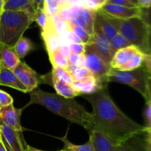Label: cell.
<instances>
[{
  "label": "cell",
  "mask_w": 151,
  "mask_h": 151,
  "mask_svg": "<svg viewBox=\"0 0 151 151\" xmlns=\"http://www.w3.org/2000/svg\"><path fill=\"white\" fill-rule=\"evenodd\" d=\"M69 64H77L81 66H85V60H84L83 55H78L72 53L67 58Z\"/></svg>",
  "instance_id": "4dcf8cb0"
},
{
  "label": "cell",
  "mask_w": 151,
  "mask_h": 151,
  "mask_svg": "<svg viewBox=\"0 0 151 151\" xmlns=\"http://www.w3.org/2000/svg\"><path fill=\"white\" fill-rule=\"evenodd\" d=\"M65 36H66V39L69 41V44L70 43H82L81 40L72 30H69L68 32H66V33L65 34Z\"/></svg>",
  "instance_id": "f35d334b"
},
{
  "label": "cell",
  "mask_w": 151,
  "mask_h": 151,
  "mask_svg": "<svg viewBox=\"0 0 151 151\" xmlns=\"http://www.w3.org/2000/svg\"><path fill=\"white\" fill-rule=\"evenodd\" d=\"M100 10L108 16L117 19H128L137 16H142V9L139 7H128L110 3H105L100 7Z\"/></svg>",
  "instance_id": "30bf717a"
},
{
  "label": "cell",
  "mask_w": 151,
  "mask_h": 151,
  "mask_svg": "<svg viewBox=\"0 0 151 151\" xmlns=\"http://www.w3.org/2000/svg\"><path fill=\"white\" fill-rule=\"evenodd\" d=\"M143 67L145 69L149 77L151 78V55H150L145 54L143 62Z\"/></svg>",
  "instance_id": "74e56055"
},
{
  "label": "cell",
  "mask_w": 151,
  "mask_h": 151,
  "mask_svg": "<svg viewBox=\"0 0 151 151\" xmlns=\"http://www.w3.org/2000/svg\"><path fill=\"white\" fill-rule=\"evenodd\" d=\"M1 142H2V143L4 144V147H5V148H6V150H7V151H13L11 148H10V146L8 145V144L6 142V141L4 139V138H3V137H1Z\"/></svg>",
  "instance_id": "f5cc1de1"
},
{
  "label": "cell",
  "mask_w": 151,
  "mask_h": 151,
  "mask_svg": "<svg viewBox=\"0 0 151 151\" xmlns=\"http://www.w3.org/2000/svg\"><path fill=\"white\" fill-rule=\"evenodd\" d=\"M1 63H0V69H1Z\"/></svg>",
  "instance_id": "91938a15"
},
{
  "label": "cell",
  "mask_w": 151,
  "mask_h": 151,
  "mask_svg": "<svg viewBox=\"0 0 151 151\" xmlns=\"http://www.w3.org/2000/svg\"><path fill=\"white\" fill-rule=\"evenodd\" d=\"M0 131L1 137L4 138L10 148L13 151H26L27 145L23 134L17 132L10 127L0 122Z\"/></svg>",
  "instance_id": "8fae6325"
},
{
  "label": "cell",
  "mask_w": 151,
  "mask_h": 151,
  "mask_svg": "<svg viewBox=\"0 0 151 151\" xmlns=\"http://www.w3.org/2000/svg\"><path fill=\"white\" fill-rule=\"evenodd\" d=\"M20 61L14 47L0 43V63L1 66L13 70Z\"/></svg>",
  "instance_id": "9a60e30c"
},
{
  "label": "cell",
  "mask_w": 151,
  "mask_h": 151,
  "mask_svg": "<svg viewBox=\"0 0 151 151\" xmlns=\"http://www.w3.org/2000/svg\"><path fill=\"white\" fill-rule=\"evenodd\" d=\"M13 99L9 94L0 89V106L1 107L13 104Z\"/></svg>",
  "instance_id": "836d02e7"
},
{
  "label": "cell",
  "mask_w": 151,
  "mask_h": 151,
  "mask_svg": "<svg viewBox=\"0 0 151 151\" xmlns=\"http://www.w3.org/2000/svg\"><path fill=\"white\" fill-rule=\"evenodd\" d=\"M4 0H0V16L1 13L4 11Z\"/></svg>",
  "instance_id": "db71d44e"
},
{
  "label": "cell",
  "mask_w": 151,
  "mask_h": 151,
  "mask_svg": "<svg viewBox=\"0 0 151 151\" xmlns=\"http://www.w3.org/2000/svg\"><path fill=\"white\" fill-rule=\"evenodd\" d=\"M142 18L147 24L150 22L151 20V6L147 10H142Z\"/></svg>",
  "instance_id": "f6af8a7d"
},
{
  "label": "cell",
  "mask_w": 151,
  "mask_h": 151,
  "mask_svg": "<svg viewBox=\"0 0 151 151\" xmlns=\"http://www.w3.org/2000/svg\"><path fill=\"white\" fill-rule=\"evenodd\" d=\"M68 25H69V30H72V32H75V35L81 40L83 44H88L90 41V38H91V35H89L83 28H82L81 27L77 26V25L69 24H68Z\"/></svg>",
  "instance_id": "83f0119b"
},
{
  "label": "cell",
  "mask_w": 151,
  "mask_h": 151,
  "mask_svg": "<svg viewBox=\"0 0 151 151\" xmlns=\"http://www.w3.org/2000/svg\"><path fill=\"white\" fill-rule=\"evenodd\" d=\"M140 52L142 51L134 45H130L117 50L111 61V67L112 69H119Z\"/></svg>",
  "instance_id": "5bb4252c"
},
{
  "label": "cell",
  "mask_w": 151,
  "mask_h": 151,
  "mask_svg": "<svg viewBox=\"0 0 151 151\" xmlns=\"http://www.w3.org/2000/svg\"><path fill=\"white\" fill-rule=\"evenodd\" d=\"M80 1H81V0H65L66 4H67L69 7L78 4V2H80Z\"/></svg>",
  "instance_id": "f907efd6"
},
{
  "label": "cell",
  "mask_w": 151,
  "mask_h": 151,
  "mask_svg": "<svg viewBox=\"0 0 151 151\" xmlns=\"http://www.w3.org/2000/svg\"><path fill=\"white\" fill-rule=\"evenodd\" d=\"M0 151H7L5 147H4V144L2 143V142H0Z\"/></svg>",
  "instance_id": "11a10c76"
},
{
  "label": "cell",
  "mask_w": 151,
  "mask_h": 151,
  "mask_svg": "<svg viewBox=\"0 0 151 151\" xmlns=\"http://www.w3.org/2000/svg\"><path fill=\"white\" fill-rule=\"evenodd\" d=\"M72 78L74 81H79L81 80H83L88 77L93 76L92 74L90 72V71L85 66H81L79 69H77L75 72L72 74Z\"/></svg>",
  "instance_id": "f1b7e54d"
},
{
  "label": "cell",
  "mask_w": 151,
  "mask_h": 151,
  "mask_svg": "<svg viewBox=\"0 0 151 151\" xmlns=\"http://www.w3.org/2000/svg\"><path fill=\"white\" fill-rule=\"evenodd\" d=\"M72 53L78 55H83L85 52L86 44L83 43H70L69 44Z\"/></svg>",
  "instance_id": "e575fe53"
},
{
  "label": "cell",
  "mask_w": 151,
  "mask_h": 151,
  "mask_svg": "<svg viewBox=\"0 0 151 151\" xmlns=\"http://www.w3.org/2000/svg\"><path fill=\"white\" fill-rule=\"evenodd\" d=\"M34 22L41 28L42 30H45L50 27V17L47 14L44 9H39L34 12Z\"/></svg>",
  "instance_id": "cb8c5ba5"
},
{
  "label": "cell",
  "mask_w": 151,
  "mask_h": 151,
  "mask_svg": "<svg viewBox=\"0 0 151 151\" xmlns=\"http://www.w3.org/2000/svg\"><path fill=\"white\" fill-rule=\"evenodd\" d=\"M54 30L58 36L65 35L69 30V25L63 21H60L54 25Z\"/></svg>",
  "instance_id": "d6a6232c"
},
{
  "label": "cell",
  "mask_w": 151,
  "mask_h": 151,
  "mask_svg": "<svg viewBox=\"0 0 151 151\" xmlns=\"http://www.w3.org/2000/svg\"><path fill=\"white\" fill-rule=\"evenodd\" d=\"M80 67H81V66H80V65L69 64L67 66V67H66L65 69H66V70L69 73H70L71 75H72L74 72H75V71H76L78 69H79Z\"/></svg>",
  "instance_id": "681fc988"
},
{
  "label": "cell",
  "mask_w": 151,
  "mask_h": 151,
  "mask_svg": "<svg viewBox=\"0 0 151 151\" xmlns=\"http://www.w3.org/2000/svg\"><path fill=\"white\" fill-rule=\"evenodd\" d=\"M32 3H33L34 10L35 11V10H39V9L44 8L45 0H32Z\"/></svg>",
  "instance_id": "7dc6e473"
},
{
  "label": "cell",
  "mask_w": 151,
  "mask_h": 151,
  "mask_svg": "<svg viewBox=\"0 0 151 151\" xmlns=\"http://www.w3.org/2000/svg\"><path fill=\"white\" fill-rule=\"evenodd\" d=\"M41 35L49 55L60 49V44L59 36L55 32L54 25L50 24V27L47 29L42 30Z\"/></svg>",
  "instance_id": "ac0fdd59"
},
{
  "label": "cell",
  "mask_w": 151,
  "mask_h": 151,
  "mask_svg": "<svg viewBox=\"0 0 151 151\" xmlns=\"http://www.w3.org/2000/svg\"><path fill=\"white\" fill-rule=\"evenodd\" d=\"M148 75L143 67L131 71H122L111 68L108 75V82L118 83L129 86L147 99V81Z\"/></svg>",
  "instance_id": "5b68a950"
},
{
  "label": "cell",
  "mask_w": 151,
  "mask_h": 151,
  "mask_svg": "<svg viewBox=\"0 0 151 151\" xmlns=\"http://www.w3.org/2000/svg\"><path fill=\"white\" fill-rule=\"evenodd\" d=\"M85 67L102 86L108 85V75L111 69L110 63L104 60L91 46L86 44L84 52Z\"/></svg>",
  "instance_id": "8992f818"
},
{
  "label": "cell",
  "mask_w": 151,
  "mask_h": 151,
  "mask_svg": "<svg viewBox=\"0 0 151 151\" xmlns=\"http://www.w3.org/2000/svg\"><path fill=\"white\" fill-rule=\"evenodd\" d=\"M60 52L65 58H67L71 54H72V52H71L70 48H69V46L68 44H62L60 46Z\"/></svg>",
  "instance_id": "7bdbcfd3"
},
{
  "label": "cell",
  "mask_w": 151,
  "mask_h": 151,
  "mask_svg": "<svg viewBox=\"0 0 151 151\" xmlns=\"http://www.w3.org/2000/svg\"><path fill=\"white\" fill-rule=\"evenodd\" d=\"M62 7L56 2H51L49 4H44V10L46 11L49 17L58 14Z\"/></svg>",
  "instance_id": "f546056e"
},
{
  "label": "cell",
  "mask_w": 151,
  "mask_h": 151,
  "mask_svg": "<svg viewBox=\"0 0 151 151\" xmlns=\"http://www.w3.org/2000/svg\"><path fill=\"white\" fill-rule=\"evenodd\" d=\"M103 4H105V2L100 0H84L83 6L92 11H97Z\"/></svg>",
  "instance_id": "1f68e13d"
},
{
  "label": "cell",
  "mask_w": 151,
  "mask_h": 151,
  "mask_svg": "<svg viewBox=\"0 0 151 151\" xmlns=\"http://www.w3.org/2000/svg\"><path fill=\"white\" fill-rule=\"evenodd\" d=\"M7 1H8V0H4V4H5V3H6V2H7Z\"/></svg>",
  "instance_id": "680465c9"
},
{
  "label": "cell",
  "mask_w": 151,
  "mask_h": 151,
  "mask_svg": "<svg viewBox=\"0 0 151 151\" xmlns=\"http://www.w3.org/2000/svg\"><path fill=\"white\" fill-rule=\"evenodd\" d=\"M111 47L112 50L114 52H116L117 50H120V49L125 48V47H128L131 44H129L128 41L122 36L121 34L118 33L117 35H115L113 38L110 41ZM115 54V53H114Z\"/></svg>",
  "instance_id": "4316f807"
},
{
  "label": "cell",
  "mask_w": 151,
  "mask_h": 151,
  "mask_svg": "<svg viewBox=\"0 0 151 151\" xmlns=\"http://www.w3.org/2000/svg\"><path fill=\"white\" fill-rule=\"evenodd\" d=\"M67 133L63 137H58L60 141L63 142V147L62 151H94V145H93L91 137H89V139L87 142L83 145H75L69 141L67 139Z\"/></svg>",
  "instance_id": "44dd1931"
},
{
  "label": "cell",
  "mask_w": 151,
  "mask_h": 151,
  "mask_svg": "<svg viewBox=\"0 0 151 151\" xmlns=\"http://www.w3.org/2000/svg\"><path fill=\"white\" fill-rule=\"evenodd\" d=\"M52 84L57 92L56 94L65 98L73 99L77 96L81 95V94L72 85L61 82L52 77Z\"/></svg>",
  "instance_id": "d6986e66"
},
{
  "label": "cell",
  "mask_w": 151,
  "mask_h": 151,
  "mask_svg": "<svg viewBox=\"0 0 151 151\" xmlns=\"http://www.w3.org/2000/svg\"><path fill=\"white\" fill-rule=\"evenodd\" d=\"M104 1H106V0H104ZM105 3H106V2H105Z\"/></svg>",
  "instance_id": "6125c7cd"
},
{
  "label": "cell",
  "mask_w": 151,
  "mask_h": 151,
  "mask_svg": "<svg viewBox=\"0 0 151 151\" xmlns=\"http://www.w3.org/2000/svg\"><path fill=\"white\" fill-rule=\"evenodd\" d=\"M1 141V131H0V142Z\"/></svg>",
  "instance_id": "6f0895ef"
},
{
  "label": "cell",
  "mask_w": 151,
  "mask_h": 151,
  "mask_svg": "<svg viewBox=\"0 0 151 151\" xmlns=\"http://www.w3.org/2000/svg\"><path fill=\"white\" fill-rule=\"evenodd\" d=\"M49 56H50V61H51L53 67H60L62 69H66L69 65L67 58L60 53V50H56L52 54L49 55Z\"/></svg>",
  "instance_id": "484cf974"
},
{
  "label": "cell",
  "mask_w": 151,
  "mask_h": 151,
  "mask_svg": "<svg viewBox=\"0 0 151 151\" xmlns=\"http://www.w3.org/2000/svg\"><path fill=\"white\" fill-rule=\"evenodd\" d=\"M0 85L10 87L24 93H28L26 87L18 79L13 70L3 66L0 69Z\"/></svg>",
  "instance_id": "2e32d148"
},
{
  "label": "cell",
  "mask_w": 151,
  "mask_h": 151,
  "mask_svg": "<svg viewBox=\"0 0 151 151\" xmlns=\"http://www.w3.org/2000/svg\"><path fill=\"white\" fill-rule=\"evenodd\" d=\"M72 86L81 94V95L93 94L105 86H102L93 76L79 81H74Z\"/></svg>",
  "instance_id": "e0dca14e"
},
{
  "label": "cell",
  "mask_w": 151,
  "mask_h": 151,
  "mask_svg": "<svg viewBox=\"0 0 151 151\" xmlns=\"http://www.w3.org/2000/svg\"><path fill=\"white\" fill-rule=\"evenodd\" d=\"M147 24H148V32H147L145 54L150 55H151V20L147 23Z\"/></svg>",
  "instance_id": "ab89813d"
},
{
  "label": "cell",
  "mask_w": 151,
  "mask_h": 151,
  "mask_svg": "<svg viewBox=\"0 0 151 151\" xmlns=\"http://www.w3.org/2000/svg\"><path fill=\"white\" fill-rule=\"evenodd\" d=\"M146 103L151 102V78L148 76L147 81V99Z\"/></svg>",
  "instance_id": "c3c4849f"
},
{
  "label": "cell",
  "mask_w": 151,
  "mask_h": 151,
  "mask_svg": "<svg viewBox=\"0 0 151 151\" xmlns=\"http://www.w3.org/2000/svg\"><path fill=\"white\" fill-rule=\"evenodd\" d=\"M30 101L27 106L38 104L52 113L65 118L72 123L83 126L88 133L93 130V117L83 106L74 99L65 98L55 93H50L38 88L28 92Z\"/></svg>",
  "instance_id": "7a4b0ae2"
},
{
  "label": "cell",
  "mask_w": 151,
  "mask_h": 151,
  "mask_svg": "<svg viewBox=\"0 0 151 151\" xmlns=\"http://www.w3.org/2000/svg\"><path fill=\"white\" fill-rule=\"evenodd\" d=\"M26 151H47V150H39V149L35 148V147H32V146H30V145H27V150ZM57 151H62V150H57Z\"/></svg>",
  "instance_id": "816d5d0a"
},
{
  "label": "cell",
  "mask_w": 151,
  "mask_h": 151,
  "mask_svg": "<svg viewBox=\"0 0 151 151\" xmlns=\"http://www.w3.org/2000/svg\"><path fill=\"white\" fill-rule=\"evenodd\" d=\"M14 48L18 57L21 60L32 52L35 49V47L30 39L22 36L17 41L16 45L14 46Z\"/></svg>",
  "instance_id": "7402d4cb"
},
{
  "label": "cell",
  "mask_w": 151,
  "mask_h": 151,
  "mask_svg": "<svg viewBox=\"0 0 151 151\" xmlns=\"http://www.w3.org/2000/svg\"><path fill=\"white\" fill-rule=\"evenodd\" d=\"M151 6V0H138L137 7L142 10H147Z\"/></svg>",
  "instance_id": "ee69618b"
},
{
  "label": "cell",
  "mask_w": 151,
  "mask_h": 151,
  "mask_svg": "<svg viewBox=\"0 0 151 151\" xmlns=\"http://www.w3.org/2000/svg\"><path fill=\"white\" fill-rule=\"evenodd\" d=\"M118 151H136L131 146L127 144V142H122L118 146Z\"/></svg>",
  "instance_id": "bcb514c9"
},
{
  "label": "cell",
  "mask_w": 151,
  "mask_h": 151,
  "mask_svg": "<svg viewBox=\"0 0 151 151\" xmlns=\"http://www.w3.org/2000/svg\"><path fill=\"white\" fill-rule=\"evenodd\" d=\"M33 22L29 13L4 10L0 16V43L14 47Z\"/></svg>",
  "instance_id": "3957f363"
},
{
  "label": "cell",
  "mask_w": 151,
  "mask_h": 151,
  "mask_svg": "<svg viewBox=\"0 0 151 151\" xmlns=\"http://www.w3.org/2000/svg\"><path fill=\"white\" fill-rule=\"evenodd\" d=\"M112 20L119 33L121 34L131 45L138 47L145 53L148 24L142 16L128 19H117L112 17Z\"/></svg>",
  "instance_id": "277c9868"
},
{
  "label": "cell",
  "mask_w": 151,
  "mask_h": 151,
  "mask_svg": "<svg viewBox=\"0 0 151 151\" xmlns=\"http://www.w3.org/2000/svg\"><path fill=\"white\" fill-rule=\"evenodd\" d=\"M106 3H110V4H116V5L125 6L128 7H134L137 6L134 5L133 3H131L129 0H106Z\"/></svg>",
  "instance_id": "8d00e7d4"
},
{
  "label": "cell",
  "mask_w": 151,
  "mask_h": 151,
  "mask_svg": "<svg viewBox=\"0 0 151 151\" xmlns=\"http://www.w3.org/2000/svg\"><path fill=\"white\" fill-rule=\"evenodd\" d=\"M22 110L16 109L13 104L1 107L0 109V122L17 132L23 134V128L20 123Z\"/></svg>",
  "instance_id": "7c38bea8"
},
{
  "label": "cell",
  "mask_w": 151,
  "mask_h": 151,
  "mask_svg": "<svg viewBox=\"0 0 151 151\" xmlns=\"http://www.w3.org/2000/svg\"><path fill=\"white\" fill-rule=\"evenodd\" d=\"M145 55V53H144L143 52H139L132 59H131L126 64L119 68V70L131 71L142 67L143 66Z\"/></svg>",
  "instance_id": "603a6c76"
},
{
  "label": "cell",
  "mask_w": 151,
  "mask_h": 151,
  "mask_svg": "<svg viewBox=\"0 0 151 151\" xmlns=\"http://www.w3.org/2000/svg\"><path fill=\"white\" fill-rule=\"evenodd\" d=\"M94 30L101 32L109 41H111L115 35L119 33L118 29L114 24L112 17L108 16L100 9L96 11L93 24V31Z\"/></svg>",
  "instance_id": "9c48e42d"
},
{
  "label": "cell",
  "mask_w": 151,
  "mask_h": 151,
  "mask_svg": "<svg viewBox=\"0 0 151 151\" xmlns=\"http://www.w3.org/2000/svg\"><path fill=\"white\" fill-rule=\"evenodd\" d=\"M131 3L134 4V5L137 6V2H138V0H129Z\"/></svg>",
  "instance_id": "9f6ffc18"
},
{
  "label": "cell",
  "mask_w": 151,
  "mask_h": 151,
  "mask_svg": "<svg viewBox=\"0 0 151 151\" xmlns=\"http://www.w3.org/2000/svg\"><path fill=\"white\" fill-rule=\"evenodd\" d=\"M83 97L92 107L93 130L104 133L118 144L145 133V126L128 117L114 103L109 95L108 85L93 94Z\"/></svg>",
  "instance_id": "6da1fadb"
},
{
  "label": "cell",
  "mask_w": 151,
  "mask_h": 151,
  "mask_svg": "<svg viewBox=\"0 0 151 151\" xmlns=\"http://www.w3.org/2000/svg\"><path fill=\"white\" fill-rule=\"evenodd\" d=\"M58 15L60 16V19L66 23H68L70 20V13H69V8H63L60 10Z\"/></svg>",
  "instance_id": "60d3db41"
},
{
  "label": "cell",
  "mask_w": 151,
  "mask_h": 151,
  "mask_svg": "<svg viewBox=\"0 0 151 151\" xmlns=\"http://www.w3.org/2000/svg\"><path fill=\"white\" fill-rule=\"evenodd\" d=\"M88 134L92 139L94 151H118L119 144L104 133L93 130Z\"/></svg>",
  "instance_id": "4fadbf2b"
},
{
  "label": "cell",
  "mask_w": 151,
  "mask_h": 151,
  "mask_svg": "<svg viewBox=\"0 0 151 151\" xmlns=\"http://www.w3.org/2000/svg\"><path fill=\"white\" fill-rule=\"evenodd\" d=\"M147 104V108L145 111V119L146 125L147 128L151 129V102L146 103Z\"/></svg>",
  "instance_id": "d590c367"
},
{
  "label": "cell",
  "mask_w": 151,
  "mask_h": 151,
  "mask_svg": "<svg viewBox=\"0 0 151 151\" xmlns=\"http://www.w3.org/2000/svg\"><path fill=\"white\" fill-rule=\"evenodd\" d=\"M13 72L20 82L26 87L28 92L37 88L39 83H41L40 77L36 72L22 60L13 69Z\"/></svg>",
  "instance_id": "52a82bcc"
},
{
  "label": "cell",
  "mask_w": 151,
  "mask_h": 151,
  "mask_svg": "<svg viewBox=\"0 0 151 151\" xmlns=\"http://www.w3.org/2000/svg\"><path fill=\"white\" fill-rule=\"evenodd\" d=\"M52 77L61 82L66 83L67 84L72 85L74 82L72 75L67 72L65 69L60 67H52Z\"/></svg>",
  "instance_id": "d4e9b609"
},
{
  "label": "cell",
  "mask_w": 151,
  "mask_h": 151,
  "mask_svg": "<svg viewBox=\"0 0 151 151\" xmlns=\"http://www.w3.org/2000/svg\"><path fill=\"white\" fill-rule=\"evenodd\" d=\"M145 134V150L147 151H151V129L147 128Z\"/></svg>",
  "instance_id": "b9f144b4"
},
{
  "label": "cell",
  "mask_w": 151,
  "mask_h": 151,
  "mask_svg": "<svg viewBox=\"0 0 151 151\" xmlns=\"http://www.w3.org/2000/svg\"><path fill=\"white\" fill-rule=\"evenodd\" d=\"M88 44L91 46L106 61L111 63L115 52L111 47L110 41H109L103 34L97 30H94L93 34L91 35Z\"/></svg>",
  "instance_id": "ba28073f"
},
{
  "label": "cell",
  "mask_w": 151,
  "mask_h": 151,
  "mask_svg": "<svg viewBox=\"0 0 151 151\" xmlns=\"http://www.w3.org/2000/svg\"><path fill=\"white\" fill-rule=\"evenodd\" d=\"M4 10L24 11L34 15L32 0H8L4 4Z\"/></svg>",
  "instance_id": "ffe728a7"
},
{
  "label": "cell",
  "mask_w": 151,
  "mask_h": 151,
  "mask_svg": "<svg viewBox=\"0 0 151 151\" xmlns=\"http://www.w3.org/2000/svg\"><path fill=\"white\" fill-rule=\"evenodd\" d=\"M1 106H0V109H1Z\"/></svg>",
  "instance_id": "94428289"
}]
</instances>
